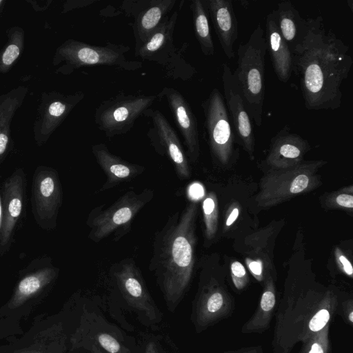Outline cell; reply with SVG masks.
Returning <instances> with one entry per match:
<instances>
[{"mask_svg":"<svg viewBox=\"0 0 353 353\" xmlns=\"http://www.w3.org/2000/svg\"><path fill=\"white\" fill-rule=\"evenodd\" d=\"M292 72L299 80L304 105L308 110H335L342 104L341 86L353 60L347 46L321 16L307 19L301 41L291 50Z\"/></svg>","mask_w":353,"mask_h":353,"instance_id":"6da1fadb","label":"cell"},{"mask_svg":"<svg viewBox=\"0 0 353 353\" xmlns=\"http://www.w3.org/2000/svg\"><path fill=\"white\" fill-rule=\"evenodd\" d=\"M197 214V203L192 201L182 212L170 216L154 234L150 269L168 287L181 288L191 276L195 265Z\"/></svg>","mask_w":353,"mask_h":353,"instance_id":"7a4b0ae2","label":"cell"},{"mask_svg":"<svg viewBox=\"0 0 353 353\" xmlns=\"http://www.w3.org/2000/svg\"><path fill=\"white\" fill-rule=\"evenodd\" d=\"M266 51L264 30L259 23L248 41L239 45L236 68L232 72L250 117L257 127L263 121Z\"/></svg>","mask_w":353,"mask_h":353,"instance_id":"3957f363","label":"cell"},{"mask_svg":"<svg viewBox=\"0 0 353 353\" xmlns=\"http://www.w3.org/2000/svg\"><path fill=\"white\" fill-rule=\"evenodd\" d=\"M325 163L323 160L302 161L288 168H270L261 179L256 205L272 207L315 189L320 184L317 172Z\"/></svg>","mask_w":353,"mask_h":353,"instance_id":"277c9868","label":"cell"},{"mask_svg":"<svg viewBox=\"0 0 353 353\" xmlns=\"http://www.w3.org/2000/svg\"><path fill=\"white\" fill-rule=\"evenodd\" d=\"M154 197V192L144 189L137 192L128 190L112 204L93 208L88 214L86 225L90 228L88 238L98 243L113 232L119 239V232L124 234L130 228L132 221L139 211Z\"/></svg>","mask_w":353,"mask_h":353,"instance_id":"5b68a950","label":"cell"},{"mask_svg":"<svg viewBox=\"0 0 353 353\" xmlns=\"http://www.w3.org/2000/svg\"><path fill=\"white\" fill-rule=\"evenodd\" d=\"M160 99L159 94L119 92L101 101L95 109V125L108 138L126 134L137 119Z\"/></svg>","mask_w":353,"mask_h":353,"instance_id":"8992f818","label":"cell"},{"mask_svg":"<svg viewBox=\"0 0 353 353\" xmlns=\"http://www.w3.org/2000/svg\"><path fill=\"white\" fill-rule=\"evenodd\" d=\"M203 130L210 152L221 165H228L236 155V134L230 122L223 96L213 88L201 103Z\"/></svg>","mask_w":353,"mask_h":353,"instance_id":"52a82bcc","label":"cell"},{"mask_svg":"<svg viewBox=\"0 0 353 353\" xmlns=\"http://www.w3.org/2000/svg\"><path fill=\"white\" fill-rule=\"evenodd\" d=\"M183 3L181 1L174 12L167 16L150 37L135 50L136 57L162 65L169 77H174V66L179 64L192 67L183 58L188 44L184 43L179 50L174 43V30Z\"/></svg>","mask_w":353,"mask_h":353,"instance_id":"ba28073f","label":"cell"},{"mask_svg":"<svg viewBox=\"0 0 353 353\" xmlns=\"http://www.w3.org/2000/svg\"><path fill=\"white\" fill-rule=\"evenodd\" d=\"M151 121L147 137L156 152L167 157L172 163L180 179L189 178L191 168L178 135L159 110H147L144 114Z\"/></svg>","mask_w":353,"mask_h":353,"instance_id":"9c48e42d","label":"cell"},{"mask_svg":"<svg viewBox=\"0 0 353 353\" xmlns=\"http://www.w3.org/2000/svg\"><path fill=\"white\" fill-rule=\"evenodd\" d=\"M221 80L225 104L235 134L240 144L252 158L255 138L251 119L239 85L226 63L222 65Z\"/></svg>","mask_w":353,"mask_h":353,"instance_id":"30bf717a","label":"cell"},{"mask_svg":"<svg viewBox=\"0 0 353 353\" xmlns=\"http://www.w3.org/2000/svg\"><path fill=\"white\" fill-rule=\"evenodd\" d=\"M128 46L108 42L104 46L77 42L71 48V57L77 66L105 65L126 71H134L142 67L139 61L128 60Z\"/></svg>","mask_w":353,"mask_h":353,"instance_id":"8fae6325","label":"cell"},{"mask_svg":"<svg viewBox=\"0 0 353 353\" xmlns=\"http://www.w3.org/2000/svg\"><path fill=\"white\" fill-rule=\"evenodd\" d=\"M166 99L174 122L183 139L188 160L194 163L200 155L199 130L196 117L183 95L173 88L164 87L159 93Z\"/></svg>","mask_w":353,"mask_h":353,"instance_id":"7c38bea8","label":"cell"},{"mask_svg":"<svg viewBox=\"0 0 353 353\" xmlns=\"http://www.w3.org/2000/svg\"><path fill=\"white\" fill-rule=\"evenodd\" d=\"M310 150L308 141L285 125L272 138L265 163L271 168L291 167L301 162Z\"/></svg>","mask_w":353,"mask_h":353,"instance_id":"4fadbf2b","label":"cell"},{"mask_svg":"<svg viewBox=\"0 0 353 353\" xmlns=\"http://www.w3.org/2000/svg\"><path fill=\"white\" fill-rule=\"evenodd\" d=\"M91 150L106 176L105 183L99 190L101 192L129 182L145 170L143 166L126 161L112 154L105 143L94 144Z\"/></svg>","mask_w":353,"mask_h":353,"instance_id":"5bb4252c","label":"cell"},{"mask_svg":"<svg viewBox=\"0 0 353 353\" xmlns=\"http://www.w3.org/2000/svg\"><path fill=\"white\" fill-rule=\"evenodd\" d=\"M205 3L225 57L233 59L234 46L238 38V22L232 1L205 0Z\"/></svg>","mask_w":353,"mask_h":353,"instance_id":"9a60e30c","label":"cell"},{"mask_svg":"<svg viewBox=\"0 0 353 353\" xmlns=\"http://www.w3.org/2000/svg\"><path fill=\"white\" fill-rule=\"evenodd\" d=\"M265 39L277 79L287 83L293 73L292 54L281 34L273 12L266 17Z\"/></svg>","mask_w":353,"mask_h":353,"instance_id":"2e32d148","label":"cell"},{"mask_svg":"<svg viewBox=\"0 0 353 353\" xmlns=\"http://www.w3.org/2000/svg\"><path fill=\"white\" fill-rule=\"evenodd\" d=\"M176 2V0H148L146 6L134 17L132 25L135 50L154 32Z\"/></svg>","mask_w":353,"mask_h":353,"instance_id":"e0dca14e","label":"cell"},{"mask_svg":"<svg viewBox=\"0 0 353 353\" xmlns=\"http://www.w3.org/2000/svg\"><path fill=\"white\" fill-rule=\"evenodd\" d=\"M272 12L282 37L292 50L305 34L307 19L301 17L290 1L279 2L277 8Z\"/></svg>","mask_w":353,"mask_h":353,"instance_id":"ac0fdd59","label":"cell"},{"mask_svg":"<svg viewBox=\"0 0 353 353\" xmlns=\"http://www.w3.org/2000/svg\"><path fill=\"white\" fill-rule=\"evenodd\" d=\"M190 8L192 15L195 37L201 50L205 56H213L214 46L205 0H192Z\"/></svg>","mask_w":353,"mask_h":353,"instance_id":"d6986e66","label":"cell"},{"mask_svg":"<svg viewBox=\"0 0 353 353\" xmlns=\"http://www.w3.org/2000/svg\"><path fill=\"white\" fill-rule=\"evenodd\" d=\"M53 336L54 330L46 327L34 332V334L28 336V341L12 353H54L52 345Z\"/></svg>","mask_w":353,"mask_h":353,"instance_id":"ffe728a7","label":"cell"},{"mask_svg":"<svg viewBox=\"0 0 353 353\" xmlns=\"http://www.w3.org/2000/svg\"><path fill=\"white\" fill-rule=\"evenodd\" d=\"M202 211L205 236L208 240H211L215 236L218 229V201L214 192H210L204 196L202 201Z\"/></svg>","mask_w":353,"mask_h":353,"instance_id":"44dd1931","label":"cell"},{"mask_svg":"<svg viewBox=\"0 0 353 353\" xmlns=\"http://www.w3.org/2000/svg\"><path fill=\"white\" fill-rule=\"evenodd\" d=\"M43 285L41 279L34 275L28 276L22 279L18 285L17 292L11 299L8 307L15 309L24 303L39 291Z\"/></svg>","mask_w":353,"mask_h":353,"instance_id":"7402d4cb","label":"cell"},{"mask_svg":"<svg viewBox=\"0 0 353 353\" xmlns=\"http://www.w3.org/2000/svg\"><path fill=\"white\" fill-rule=\"evenodd\" d=\"M352 186L345 187L327 196L325 205L331 208L350 209L353 208Z\"/></svg>","mask_w":353,"mask_h":353,"instance_id":"603a6c76","label":"cell"},{"mask_svg":"<svg viewBox=\"0 0 353 353\" xmlns=\"http://www.w3.org/2000/svg\"><path fill=\"white\" fill-rule=\"evenodd\" d=\"M232 280L238 289H241L247 282V273L245 267L238 261H233L230 265Z\"/></svg>","mask_w":353,"mask_h":353,"instance_id":"cb8c5ba5","label":"cell"},{"mask_svg":"<svg viewBox=\"0 0 353 353\" xmlns=\"http://www.w3.org/2000/svg\"><path fill=\"white\" fill-rule=\"evenodd\" d=\"M330 314L325 309L319 310L310 320L309 327L313 332L321 330L327 323Z\"/></svg>","mask_w":353,"mask_h":353,"instance_id":"d4e9b609","label":"cell"},{"mask_svg":"<svg viewBox=\"0 0 353 353\" xmlns=\"http://www.w3.org/2000/svg\"><path fill=\"white\" fill-rule=\"evenodd\" d=\"M334 254L336 263L341 270L347 275L352 276L353 274V268L350 260L339 248H336Z\"/></svg>","mask_w":353,"mask_h":353,"instance_id":"484cf974","label":"cell"},{"mask_svg":"<svg viewBox=\"0 0 353 353\" xmlns=\"http://www.w3.org/2000/svg\"><path fill=\"white\" fill-rule=\"evenodd\" d=\"M99 341L101 346L110 353H117L120 349V345L117 340L108 334L100 335Z\"/></svg>","mask_w":353,"mask_h":353,"instance_id":"4316f807","label":"cell"},{"mask_svg":"<svg viewBox=\"0 0 353 353\" xmlns=\"http://www.w3.org/2000/svg\"><path fill=\"white\" fill-rule=\"evenodd\" d=\"M245 263L252 274L258 279L261 280L263 263L261 259L253 260L250 258L245 259Z\"/></svg>","mask_w":353,"mask_h":353,"instance_id":"83f0119b","label":"cell"},{"mask_svg":"<svg viewBox=\"0 0 353 353\" xmlns=\"http://www.w3.org/2000/svg\"><path fill=\"white\" fill-rule=\"evenodd\" d=\"M223 298L219 292L212 293L209 297L207 303L208 310L210 312H215L219 310L223 305Z\"/></svg>","mask_w":353,"mask_h":353,"instance_id":"f1b7e54d","label":"cell"},{"mask_svg":"<svg viewBox=\"0 0 353 353\" xmlns=\"http://www.w3.org/2000/svg\"><path fill=\"white\" fill-rule=\"evenodd\" d=\"M19 49L14 44L10 45L4 52L2 61L4 64L10 65L19 56Z\"/></svg>","mask_w":353,"mask_h":353,"instance_id":"f546056e","label":"cell"},{"mask_svg":"<svg viewBox=\"0 0 353 353\" xmlns=\"http://www.w3.org/2000/svg\"><path fill=\"white\" fill-rule=\"evenodd\" d=\"M275 304V296L271 290L265 291L261 297V306L264 311H270Z\"/></svg>","mask_w":353,"mask_h":353,"instance_id":"4dcf8cb0","label":"cell"},{"mask_svg":"<svg viewBox=\"0 0 353 353\" xmlns=\"http://www.w3.org/2000/svg\"><path fill=\"white\" fill-rule=\"evenodd\" d=\"M240 208L239 205L234 203L229 209L227 219L224 224V230H227L236 220L239 216Z\"/></svg>","mask_w":353,"mask_h":353,"instance_id":"1f68e13d","label":"cell"},{"mask_svg":"<svg viewBox=\"0 0 353 353\" xmlns=\"http://www.w3.org/2000/svg\"><path fill=\"white\" fill-rule=\"evenodd\" d=\"M54 182L51 177L45 178L42 180L40 185L41 194L46 197L50 196L54 191Z\"/></svg>","mask_w":353,"mask_h":353,"instance_id":"d6a6232c","label":"cell"},{"mask_svg":"<svg viewBox=\"0 0 353 353\" xmlns=\"http://www.w3.org/2000/svg\"><path fill=\"white\" fill-rule=\"evenodd\" d=\"M67 105L61 101L53 102L49 107L50 114L55 117L62 116L67 110Z\"/></svg>","mask_w":353,"mask_h":353,"instance_id":"836d02e7","label":"cell"},{"mask_svg":"<svg viewBox=\"0 0 353 353\" xmlns=\"http://www.w3.org/2000/svg\"><path fill=\"white\" fill-rule=\"evenodd\" d=\"M10 214L12 217H18L21 211V201L18 198L12 199L8 206Z\"/></svg>","mask_w":353,"mask_h":353,"instance_id":"e575fe53","label":"cell"},{"mask_svg":"<svg viewBox=\"0 0 353 353\" xmlns=\"http://www.w3.org/2000/svg\"><path fill=\"white\" fill-rule=\"evenodd\" d=\"M7 143L8 137L4 134H0V154L4 152Z\"/></svg>","mask_w":353,"mask_h":353,"instance_id":"d590c367","label":"cell"},{"mask_svg":"<svg viewBox=\"0 0 353 353\" xmlns=\"http://www.w3.org/2000/svg\"><path fill=\"white\" fill-rule=\"evenodd\" d=\"M309 353H324L322 347L317 343H314L309 352Z\"/></svg>","mask_w":353,"mask_h":353,"instance_id":"8d00e7d4","label":"cell"},{"mask_svg":"<svg viewBox=\"0 0 353 353\" xmlns=\"http://www.w3.org/2000/svg\"><path fill=\"white\" fill-rule=\"evenodd\" d=\"M349 319L351 322H353V312H350V315H349Z\"/></svg>","mask_w":353,"mask_h":353,"instance_id":"74e56055","label":"cell"},{"mask_svg":"<svg viewBox=\"0 0 353 353\" xmlns=\"http://www.w3.org/2000/svg\"><path fill=\"white\" fill-rule=\"evenodd\" d=\"M1 203H0V218H1Z\"/></svg>","mask_w":353,"mask_h":353,"instance_id":"f35d334b","label":"cell"},{"mask_svg":"<svg viewBox=\"0 0 353 353\" xmlns=\"http://www.w3.org/2000/svg\"><path fill=\"white\" fill-rule=\"evenodd\" d=\"M1 2H2V1H1V0H0V3H1Z\"/></svg>","mask_w":353,"mask_h":353,"instance_id":"ab89813d","label":"cell"}]
</instances>
